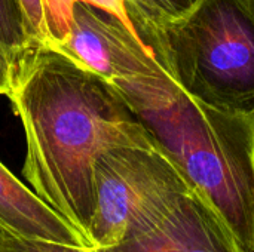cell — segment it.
I'll return each mask as SVG.
<instances>
[{
  "instance_id": "1",
  "label": "cell",
  "mask_w": 254,
  "mask_h": 252,
  "mask_svg": "<svg viewBox=\"0 0 254 252\" xmlns=\"http://www.w3.org/2000/svg\"><path fill=\"white\" fill-rule=\"evenodd\" d=\"M7 98L25 134L30 189L88 238L97 159L155 141L112 83L48 46L21 55Z\"/></svg>"
},
{
  "instance_id": "2",
  "label": "cell",
  "mask_w": 254,
  "mask_h": 252,
  "mask_svg": "<svg viewBox=\"0 0 254 252\" xmlns=\"http://www.w3.org/2000/svg\"><path fill=\"white\" fill-rule=\"evenodd\" d=\"M112 85L186 183L254 252V119L196 101L164 67Z\"/></svg>"
},
{
  "instance_id": "3",
  "label": "cell",
  "mask_w": 254,
  "mask_h": 252,
  "mask_svg": "<svg viewBox=\"0 0 254 252\" xmlns=\"http://www.w3.org/2000/svg\"><path fill=\"white\" fill-rule=\"evenodd\" d=\"M128 12L141 40L189 97L219 111L254 119L250 0H198L174 19Z\"/></svg>"
},
{
  "instance_id": "4",
  "label": "cell",
  "mask_w": 254,
  "mask_h": 252,
  "mask_svg": "<svg viewBox=\"0 0 254 252\" xmlns=\"http://www.w3.org/2000/svg\"><path fill=\"white\" fill-rule=\"evenodd\" d=\"M156 147H118L103 153L94 171L92 250L107 251L152 227L190 190Z\"/></svg>"
},
{
  "instance_id": "5",
  "label": "cell",
  "mask_w": 254,
  "mask_h": 252,
  "mask_svg": "<svg viewBox=\"0 0 254 252\" xmlns=\"http://www.w3.org/2000/svg\"><path fill=\"white\" fill-rule=\"evenodd\" d=\"M77 65L113 83L162 68L153 50L115 16L83 1H76L70 33L48 46Z\"/></svg>"
},
{
  "instance_id": "6",
  "label": "cell",
  "mask_w": 254,
  "mask_h": 252,
  "mask_svg": "<svg viewBox=\"0 0 254 252\" xmlns=\"http://www.w3.org/2000/svg\"><path fill=\"white\" fill-rule=\"evenodd\" d=\"M103 252H249L216 209L193 189L147 230Z\"/></svg>"
},
{
  "instance_id": "7",
  "label": "cell",
  "mask_w": 254,
  "mask_h": 252,
  "mask_svg": "<svg viewBox=\"0 0 254 252\" xmlns=\"http://www.w3.org/2000/svg\"><path fill=\"white\" fill-rule=\"evenodd\" d=\"M0 229L12 236L92 250L91 242L0 162Z\"/></svg>"
},
{
  "instance_id": "8",
  "label": "cell",
  "mask_w": 254,
  "mask_h": 252,
  "mask_svg": "<svg viewBox=\"0 0 254 252\" xmlns=\"http://www.w3.org/2000/svg\"><path fill=\"white\" fill-rule=\"evenodd\" d=\"M0 42L18 53L34 46L19 0H0Z\"/></svg>"
},
{
  "instance_id": "9",
  "label": "cell",
  "mask_w": 254,
  "mask_h": 252,
  "mask_svg": "<svg viewBox=\"0 0 254 252\" xmlns=\"http://www.w3.org/2000/svg\"><path fill=\"white\" fill-rule=\"evenodd\" d=\"M76 1L77 0H42L48 28V42L45 46H51L67 37L71 28Z\"/></svg>"
},
{
  "instance_id": "10",
  "label": "cell",
  "mask_w": 254,
  "mask_h": 252,
  "mask_svg": "<svg viewBox=\"0 0 254 252\" xmlns=\"http://www.w3.org/2000/svg\"><path fill=\"white\" fill-rule=\"evenodd\" d=\"M0 252H103L82 247H67L48 242L27 241L12 236L0 229Z\"/></svg>"
},
{
  "instance_id": "11",
  "label": "cell",
  "mask_w": 254,
  "mask_h": 252,
  "mask_svg": "<svg viewBox=\"0 0 254 252\" xmlns=\"http://www.w3.org/2000/svg\"><path fill=\"white\" fill-rule=\"evenodd\" d=\"M19 3L34 46H45L48 42V28L42 0H19Z\"/></svg>"
},
{
  "instance_id": "12",
  "label": "cell",
  "mask_w": 254,
  "mask_h": 252,
  "mask_svg": "<svg viewBox=\"0 0 254 252\" xmlns=\"http://www.w3.org/2000/svg\"><path fill=\"white\" fill-rule=\"evenodd\" d=\"M146 7L143 10L128 7V10H134L143 15H149L161 19H174L186 15L198 0H144Z\"/></svg>"
},
{
  "instance_id": "13",
  "label": "cell",
  "mask_w": 254,
  "mask_h": 252,
  "mask_svg": "<svg viewBox=\"0 0 254 252\" xmlns=\"http://www.w3.org/2000/svg\"><path fill=\"white\" fill-rule=\"evenodd\" d=\"M21 55L0 42V95L12 92Z\"/></svg>"
},
{
  "instance_id": "14",
  "label": "cell",
  "mask_w": 254,
  "mask_h": 252,
  "mask_svg": "<svg viewBox=\"0 0 254 252\" xmlns=\"http://www.w3.org/2000/svg\"><path fill=\"white\" fill-rule=\"evenodd\" d=\"M128 6L132 7V9L143 10L146 7V1L144 0H128Z\"/></svg>"
},
{
  "instance_id": "15",
  "label": "cell",
  "mask_w": 254,
  "mask_h": 252,
  "mask_svg": "<svg viewBox=\"0 0 254 252\" xmlns=\"http://www.w3.org/2000/svg\"><path fill=\"white\" fill-rule=\"evenodd\" d=\"M250 1H252V4H253V6H254V0H250Z\"/></svg>"
}]
</instances>
